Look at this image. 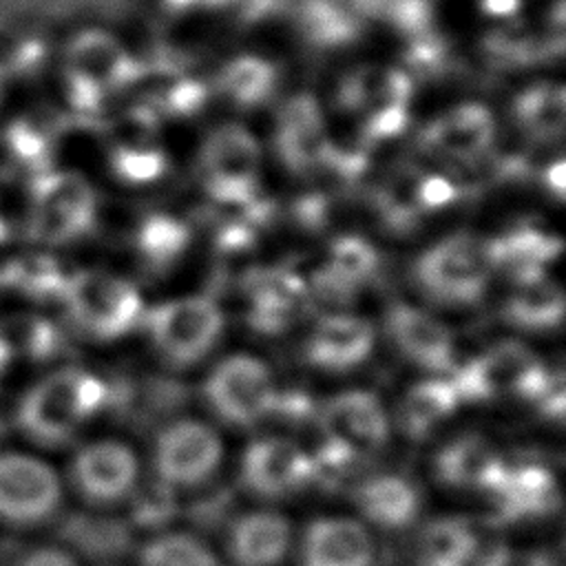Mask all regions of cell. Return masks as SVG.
<instances>
[{
    "label": "cell",
    "instance_id": "d4e9b609",
    "mask_svg": "<svg viewBox=\"0 0 566 566\" xmlns=\"http://www.w3.org/2000/svg\"><path fill=\"white\" fill-rule=\"evenodd\" d=\"M378 250L358 234H340L329 243L327 261L314 274V290L327 301H349L378 272Z\"/></svg>",
    "mask_w": 566,
    "mask_h": 566
},
{
    "label": "cell",
    "instance_id": "83f0119b",
    "mask_svg": "<svg viewBox=\"0 0 566 566\" xmlns=\"http://www.w3.org/2000/svg\"><path fill=\"white\" fill-rule=\"evenodd\" d=\"M186 402V389L177 380L148 376L142 380L133 378H113L106 382V409L119 416L122 420L135 424H148Z\"/></svg>",
    "mask_w": 566,
    "mask_h": 566
},
{
    "label": "cell",
    "instance_id": "d6a6232c",
    "mask_svg": "<svg viewBox=\"0 0 566 566\" xmlns=\"http://www.w3.org/2000/svg\"><path fill=\"white\" fill-rule=\"evenodd\" d=\"M0 334L7 340L13 358H29L33 363H49L66 352L64 332L44 316L18 314L0 321Z\"/></svg>",
    "mask_w": 566,
    "mask_h": 566
},
{
    "label": "cell",
    "instance_id": "ac0fdd59",
    "mask_svg": "<svg viewBox=\"0 0 566 566\" xmlns=\"http://www.w3.org/2000/svg\"><path fill=\"white\" fill-rule=\"evenodd\" d=\"M495 137V122L489 108L482 104L453 106L447 113L431 119L422 135V150L449 159V161H473L482 157Z\"/></svg>",
    "mask_w": 566,
    "mask_h": 566
},
{
    "label": "cell",
    "instance_id": "9c48e42d",
    "mask_svg": "<svg viewBox=\"0 0 566 566\" xmlns=\"http://www.w3.org/2000/svg\"><path fill=\"white\" fill-rule=\"evenodd\" d=\"M259 168L261 148L243 126H219L201 146L199 172L214 206L230 208L259 197Z\"/></svg>",
    "mask_w": 566,
    "mask_h": 566
},
{
    "label": "cell",
    "instance_id": "6da1fadb",
    "mask_svg": "<svg viewBox=\"0 0 566 566\" xmlns=\"http://www.w3.org/2000/svg\"><path fill=\"white\" fill-rule=\"evenodd\" d=\"M106 409V380L80 369L60 367L31 385L15 407V429L31 442L57 449L80 427Z\"/></svg>",
    "mask_w": 566,
    "mask_h": 566
},
{
    "label": "cell",
    "instance_id": "1f68e13d",
    "mask_svg": "<svg viewBox=\"0 0 566 566\" xmlns=\"http://www.w3.org/2000/svg\"><path fill=\"white\" fill-rule=\"evenodd\" d=\"M504 318L522 329H553L564 318V294L546 274L517 283L504 303Z\"/></svg>",
    "mask_w": 566,
    "mask_h": 566
},
{
    "label": "cell",
    "instance_id": "ab89813d",
    "mask_svg": "<svg viewBox=\"0 0 566 566\" xmlns=\"http://www.w3.org/2000/svg\"><path fill=\"white\" fill-rule=\"evenodd\" d=\"M130 522L142 528H161L177 515L175 486L155 478L130 491Z\"/></svg>",
    "mask_w": 566,
    "mask_h": 566
},
{
    "label": "cell",
    "instance_id": "681fc988",
    "mask_svg": "<svg viewBox=\"0 0 566 566\" xmlns=\"http://www.w3.org/2000/svg\"><path fill=\"white\" fill-rule=\"evenodd\" d=\"M544 184L548 188V192L555 195V199L564 197V161L557 159L553 161L546 172H544Z\"/></svg>",
    "mask_w": 566,
    "mask_h": 566
},
{
    "label": "cell",
    "instance_id": "5b68a950",
    "mask_svg": "<svg viewBox=\"0 0 566 566\" xmlns=\"http://www.w3.org/2000/svg\"><path fill=\"white\" fill-rule=\"evenodd\" d=\"M489 241L458 232L429 245L413 263V279L424 294L444 305H473L493 274Z\"/></svg>",
    "mask_w": 566,
    "mask_h": 566
},
{
    "label": "cell",
    "instance_id": "7bdbcfd3",
    "mask_svg": "<svg viewBox=\"0 0 566 566\" xmlns=\"http://www.w3.org/2000/svg\"><path fill=\"white\" fill-rule=\"evenodd\" d=\"M356 462L358 455L323 436L321 444L310 455V482H316L325 489H336L352 473Z\"/></svg>",
    "mask_w": 566,
    "mask_h": 566
},
{
    "label": "cell",
    "instance_id": "cb8c5ba5",
    "mask_svg": "<svg viewBox=\"0 0 566 566\" xmlns=\"http://www.w3.org/2000/svg\"><path fill=\"white\" fill-rule=\"evenodd\" d=\"M292 548V526L276 511L239 515L228 531V557L234 566H281Z\"/></svg>",
    "mask_w": 566,
    "mask_h": 566
},
{
    "label": "cell",
    "instance_id": "ee69618b",
    "mask_svg": "<svg viewBox=\"0 0 566 566\" xmlns=\"http://www.w3.org/2000/svg\"><path fill=\"white\" fill-rule=\"evenodd\" d=\"M232 502H234V495L228 486H214L190 502L188 517L192 524L201 528H217L230 515Z\"/></svg>",
    "mask_w": 566,
    "mask_h": 566
},
{
    "label": "cell",
    "instance_id": "4fadbf2b",
    "mask_svg": "<svg viewBox=\"0 0 566 566\" xmlns=\"http://www.w3.org/2000/svg\"><path fill=\"white\" fill-rule=\"evenodd\" d=\"M137 458L117 440L88 442L75 451L69 480L88 504H115L137 486Z\"/></svg>",
    "mask_w": 566,
    "mask_h": 566
},
{
    "label": "cell",
    "instance_id": "60d3db41",
    "mask_svg": "<svg viewBox=\"0 0 566 566\" xmlns=\"http://www.w3.org/2000/svg\"><path fill=\"white\" fill-rule=\"evenodd\" d=\"M62 528L69 539L88 546L115 548L122 546L128 537L126 522L108 515H93V513H71L62 520Z\"/></svg>",
    "mask_w": 566,
    "mask_h": 566
},
{
    "label": "cell",
    "instance_id": "3957f363",
    "mask_svg": "<svg viewBox=\"0 0 566 566\" xmlns=\"http://www.w3.org/2000/svg\"><path fill=\"white\" fill-rule=\"evenodd\" d=\"M24 232L46 245H66L88 237L97 221L93 186L71 170H46L29 179Z\"/></svg>",
    "mask_w": 566,
    "mask_h": 566
},
{
    "label": "cell",
    "instance_id": "9a60e30c",
    "mask_svg": "<svg viewBox=\"0 0 566 566\" xmlns=\"http://www.w3.org/2000/svg\"><path fill=\"white\" fill-rule=\"evenodd\" d=\"M239 475L259 497H285L310 484V453L285 438H259L245 447Z\"/></svg>",
    "mask_w": 566,
    "mask_h": 566
},
{
    "label": "cell",
    "instance_id": "ba28073f",
    "mask_svg": "<svg viewBox=\"0 0 566 566\" xmlns=\"http://www.w3.org/2000/svg\"><path fill=\"white\" fill-rule=\"evenodd\" d=\"M157 354L172 367L199 363L219 340L223 314L210 296H181L164 301L142 314Z\"/></svg>",
    "mask_w": 566,
    "mask_h": 566
},
{
    "label": "cell",
    "instance_id": "4316f807",
    "mask_svg": "<svg viewBox=\"0 0 566 566\" xmlns=\"http://www.w3.org/2000/svg\"><path fill=\"white\" fill-rule=\"evenodd\" d=\"M354 504L360 515L378 528L400 531L420 515V491L400 473H376L354 489Z\"/></svg>",
    "mask_w": 566,
    "mask_h": 566
},
{
    "label": "cell",
    "instance_id": "ffe728a7",
    "mask_svg": "<svg viewBox=\"0 0 566 566\" xmlns=\"http://www.w3.org/2000/svg\"><path fill=\"white\" fill-rule=\"evenodd\" d=\"M376 548L367 528L347 517H318L303 531L298 566H374Z\"/></svg>",
    "mask_w": 566,
    "mask_h": 566
},
{
    "label": "cell",
    "instance_id": "f1b7e54d",
    "mask_svg": "<svg viewBox=\"0 0 566 566\" xmlns=\"http://www.w3.org/2000/svg\"><path fill=\"white\" fill-rule=\"evenodd\" d=\"M493 270L506 272L513 283H526L544 276L546 265L559 254L562 241L533 226H517L506 234L486 239Z\"/></svg>",
    "mask_w": 566,
    "mask_h": 566
},
{
    "label": "cell",
    "instance_id": "4dcf8cb0",
    "mask_svg": "<svg viewBox=\"0 0 566 566\" xmlns=\"http://www.w3.org/2000/svg\"><path fill=\"white\" fill-rule=\"evenodd\" d=\"M460 405L449 378H429L416 382L400 400L398 422L405 436L413 440L427 438Z\"/></svg>",
    "mask_w": 566,
    "mask_h": 566
},
{
    "label": "cell",
    "instance_id": "30bf717a",
    "mask_svg": "<svg viewBox=\"0 0 566 566\" xmlns=\"http://www.w3.org/2000/svg\"><path fill=\"white\" fill-rule=\"evenodd\" d=\"M276 385L254 356L234 354L214 365L203 382L208 407L228 424L252 427L270 416Z\"/></svg>",
    "mask_w": 566,
    "mask_h": 566
},
{
    "label": "cell",
    "instance_id": "e0dca14e",
    "mask_svg": "<svg viewBox=\"0 0 566 566\" xmlns=\"http://www.w3.org/2000/svg\"><path fill=\"white\" fill-rule=\"evenodd\" d=\"M495 522L539 520L559 509V486L548 467L509 464L500 482L489 491Z\"/></svg>",
    "mask_w": 566,
    "mask_h": 566
},
{
    "label": "cell",
    "instance_id": "bcb514c9",
    "mask_svg": "<svg viewBox=\"0 0 566 566\" xmlns=\"http://www.w3.org/2000/svg\"><path fill=\"white\" fill-rule=\"evenodd\" d=\"M460 197V188L442 177V175H424L420 177V206L424 212L440 210L449 203H453Z\"/></svg>",
    "mask_w": 566,
    "mask_h": 566
},
{
    "label": "cell",
    "instance_id": "7402d4cb",
    "mask_svg": "<svg viewBox=\"0 0 566 566\" xmlns=\"http://www.w3.org/2000/svg\"><path fill=\"white\" fill-rule=\"evenodd\" d=\"M248 323L261 334H281L303 310L305 283L287 270H263L248 279Z\"/></svg>",
    "mask_w": 566,
    "mask_h": 566
},
{
    "label": "cell",
    "instance_id": "52a82bcc",
    "mask_svg": "<svg viewBox=\"0 0 566 566\" xmlns=\"http://www.w3.org/2000/svg\"><path fill=\"white\" fill-rule=\"evenodd\" d=\"M60 305L69 321L97 340H115L142 323V296L126 279L99 270L69 274Z\"/></svg>",
    "mask_w": 566,
    "mask_h": 566
},
{
    "label": "cell",
    "instance_id": "7a4b0ae2",
    "mask_svg": "<svg viewBox=\"0 0 566 566\" xmlns=\"http://www.w3.org/2000/svg\"><path fill=\"white\" fill-rule=\"evenodd\" d=\"M57 57L66 106L82 119L99 117L108 99L135 77L128 49L99 27H82L66 35Z\"/></svg>",
    "mask_w": 566,
    "mask_h": 566
},
{
    "label": "cell",
    "instance_id": "f6af8a7d",
    "mask_svg": "<svg viewBox=\"0 0 566 566\" xmlns=\"http://www.w3.org/2000/svg\"><path fill=\"white\" fill-rule=\"evenodd\" d=\"M314 413V400L312 396L301 389V387H290V389H276L270 407V416H276L283 422L290 424H301Z\"/></svg>",
    "mask_w": 566,
    "mask_h": 566
},
{
    "label": "cell",
    "instance_id": "f907efd6",
    "mask_svg": "<svg viewBox=\"0 0 566 566\" xmlns=\"http://www.w3.org/2000/svg\"><path fill=\"white\" fill-rule=\"evenodd\" d=\"M9 84H11V77H9V73H7V69H4V64H2V60H0V104L4 102V95H7V91H9Z\"/></svg>",
    "mask_w": 566,
    "mask_h": 566
},
{
    "label": "cell",
    "instance_id": "c3c4849f",
    "mask_svg": "<svg viewBox=\"0 0 566 566\" xmlns=\"http://www.w3.org/2000/svg\"><path fill=\"white\" fill-rule=\"evenodd\" d=\"M15 566H80L73 553L60 546H38L29 551Z\"/></svg>",
    "mask_w": 566,
    "mask_h": 566
},
{
    "label": "cell",
    "instance_id": "603a6c76",
    "mask_svg": "<svg viewBox=\"0 0 566 566\" xmlns=\"http://www.w3.org/2000/svg\"><path fill=\"white\" fill-rule=\"evenodd\" d=\"M504 467L506 462L497 455L493 444L478 433H464L449 440L433 460V471L442 484L484 493L500 482Z\"/></svg>",
    "mask_w": 566,
    "mask_h": 566
},
{
    "label": "cell",
    "instance_id": "2e32d148",
    "mask_svg": "<svg viewBox=\"0 0 566 566\" xmlns=\"http://www.w3.org/2000/svg\"><path fill=\"white\" fill-rule=\"evenodd\" d=\"M387 334L394 347L413 365L429 371H451L455 365V345L449 327L429 312L396 303L389 307Z\"/></svg>",
    "mask_w": 566,
    "mask_h": 566
},
{
    "label": "cell",
    "instance_id": "44dd1931",
    "mask_svg": "<svg viewBox=\"0 0 566 566\" xmlns=\"http://www.w3.org/2000/svg\"><path fill=\"white\" fill-rule=\"evenodd\" d=\"M374 349V327L354 314H327L305 340V358L318 369L347 371L360 365Z\"/></svg>",
    "mask_w": 566,
    "mask_h": 566
},
{
    "label": "cell",
    "instance_id": "7dc6e473",
    "mask_svg": "<svg viewBox=\"0 0 566 566\" xmlns=\"http://www.w3.org/2000/svg\"><path fill=\"white\" fill-rule=\"evenodd\" d=\"M329 206L332 201L325 195H305L294 201V219L310 230H321L329 221Z\"/></svg>",
    "mask_w": 566,
    "mask_h": 566
},
{
    "label": "cell",
    "instance_id": "8992f818",
    "mask_svg": "<svg viewBox=\"0 0 566 566\" xmlns=\"http://www.w3.org/2000/svg\"><path fill=\"white\" fill-rule=\"evenodd\" d=\"M451 371L449 382L460 402H482L502 396L535 402L553 374L528 347L515 340H504L462 365H453Z\"/></svg>",
    "mask_w": 566,
    "mask_h": 566
},
{
    "label": "cell",
    "instance_id": "5bb4252c",
    "mask_svg": "<svg viewBox=\"0 0 566 566\" xmlns=\"http://www.w3.org/2000/svg\"><path fill=\"white\" fill-rule=\"evenodd\" d=\"M325 438L363 458L385 447L389 424L380 400L371 391L352 389L332 396L316 411Z\"/></svg>",
    "mask_w": 566,
    "mask_h": 566
},
{
    "label": "cell",
    "instance_id": "f546056e",
    "mask_svg": "<svg viewBox=\"0 0 566 566\" xmlns=\"http://www.w3.org/2000/svg\"><path fill=\"white\" fill-rule=\"evenodd\" d=\"M69 274L51 254L27 252L0 263V292H13L35 303H60Z\"/></svg>",
    "mask_w": 566,
    "mask_h": 566
},
{
    "label": "cell",
    "instance_id": "7c38bea8",
    "mask_svg": "<svg viewBox=\"0 0 566 566\" xmlns=\"http://www.w3.org/2000/svg\"><path fill=\"white\" fill-rule=\"evenodd\" d=\"M219 436L199 420H175L166 424L153 451L159 480L170 486H199L208 482L221 462Z\"/></svg>",
    "mask_w": 566,
    "mask_h": 566
},
{
    "label": "cell",
    "instance_id": "b9f144b4",
    "mask_svg": "<svg viewBox=\"0 0 566 566\" xmlns=\"http://www.w3.org/2000/svg\"><path fill=\"white\" fill-rule=\"evenodd\" d=\"M511 564V548L491 528H478L473 524L471 535L458 548L447 566H509Z\"/></svg>",
    "mask_w": 566,
    "mask_h": 566
},
{
    "label": "cell",
    "instance_id": "277c9868",
    "mask_svg": "<svg viewBox=\"0 0 566 566\" xmlns=\"http://www.w3.org/2000/svg\"><path fill=\"white\" fill-rule=\"evenodd\" d=\"M334 93L340 113L358 115L360 142L365 146L391 139L409 124V77L389 66H352L340 75Z\"/></svg>",
    "mask_w": 566,
    "mask_h": 566
},
{
    "label": "cell",
    "instance_id": "d6986e66",
    "mask_svg": "<svg viewBox=\"0 0 566 566\" xmlns=\"http://www.w3.org/2000/svg\"><path fill=\"white\" fill-rule=\"evenodd\" d=\"M329 139L321 106L312 97H296L279 113L274 148L287 170L307 175L323 168Z\"/></svg>",
    "mask_w": 566,
    "mask_h": 566
},
{
    "label": "cell",
    "instance_id": "8d00e7d4",
    "mask_svg": "<svg viewBox=\"0 0 566 566\" xmlns=\"http://www.w3.org/2000/svg\"><path fill=\"white\" fill-rule=\"evenodd\" d=\"M515 117L533 139L551 142L564 128V97L559 86H537L526 91L515 104Z\"/></svg>",
    "mask_w": 566,
    "mask_h": 566
},
{
    "label": "cell",
    "instance_id": "74e56055",
    "mask_svg": "<svg viewBox=\"0 0 566 566\" xmlns=\"http://www.w3.org/2000/svg\"><path fill=\"white\" fill-rule=\"evenodd\" d=\"M276 84V71L263 60H239L223 69L219 86L221 93L239 108H254L263 104Z\"/></svg>",
    "mask_w": 566,
    "mask_h": 566
},
{
    "label": "cell",
    "instance_id": "484cf974",
    "mask_svg": "<svg viewBox=\"0 0 566 566\" xmlns=\"http://www.w3.org/2000/svg\"><path fill=\"white\" fill-rule=\"evenodd\" d=\"M60 130V119L42 113L13 117L0 133V148L7 159V168L27 181L51 170Z\"/></svg>",
    "mask_w": 566,
    "mask_h": 566
},
{
    "label": "cell",
    "instance_id": "836d02e7",
    "mask_svg": "<svg viewBox=\"0 0 566 566\" xmlns=\"http://www.w3.org/2000/svg\"><path fill=\"white\" fill-rule=\"evenodd\" d=\"M190 228L172 214H150L135 230V248L153 270L170 268L190 245Z\"/></svg>",
    "mask_w": 566,
    "mask_h": 566
},
{
    "label": "cell",
    "instance_id": "d590c367",
    "mask_svg": "<svg viewBox=\"0 0 566 566\" xmlns=\"http://www.w3.org/2000/svg\"><path fill=\"white\" fill-rule=\"evenodd\" d=\"M139 566H223L219 555L190 533H161L139 548Z\"/></svg>",
    "mask_w": 566,
    "mask_h": 566
},
{
    "label": "cell",
    "instance_id": "8fae6325",
    "mask_svg": "<svg viewBox=\"0 0 566 566\" xmlns=\"http://www.w3.org/2000/svg\"><path fill=\"white\" fill-rule=\"evenodd\" d=\"M62 484L55 471L18 451H0V522L15 528L40 526L55 517Z\"/></svg>",
    "mask_w": 566,
    "mask_h": 566
},
{
    "label": "cell",
    "instance_id": "f35d334b",
    "mask_svg": "<svg viewBox=\"0 0 566 566\" xmlns=\"http://www.w3.org/2000/svg\"><path fill=\"white\" fill-rule=\"evenodd\" d=\"M473 524L464 517H438L429 522L416 544L418 566H447L471 535Z\"/></svg>",
    "mask_w": 566,
    "mask_h": 566
},
{
    "label": "cell",
    "instance_id": "e575fe53",
    "mask_svg": "<svg viewBox=\"0 0 566 566\" xmlns=\"http://www.w3.org/2000/svg\"><path fill=\"white\" fill-rule=\"evenodd\" d=\"M420 170L407 166L391 172L376 190V208L389 230L407 232L424 214L420 206Z\"/></svg>",
    "mask_w": 566,
    "mask_h": 566
},
{
    "label": "cell",
    "instance_id": "816d5d0a",
    "mask_svg": "<svg viewBox=\"0 0 566 566\" xmlns=\"http://www.w3.org/2000/svg\"><path fill=\"white\" fill-rule=\"evenodd\" d=\"M9 221H7V217H4V212H2V206H0V245L9 239Z\"/></svg>",
    "mask_w": 566,
    "mask_h": 566
}]
</instances>
